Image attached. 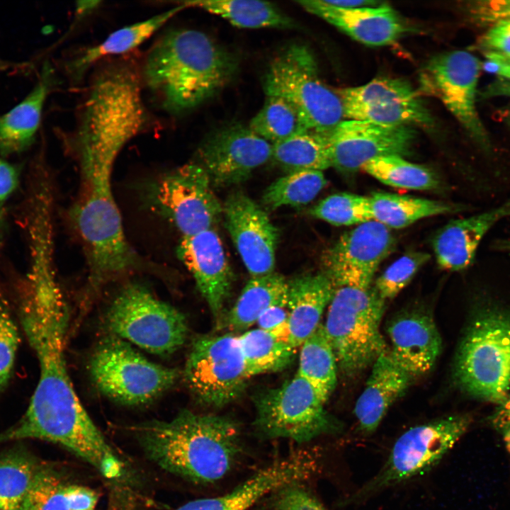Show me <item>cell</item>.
<instances>
[{"instance_id": "8d00e7d4", "label": "cell", "mask_w": 510, "mask_h": 510, "mask_svg": "<svg viewBox=\"0 0 510 510\" xmlns=\"http://www.w3.org/2000/svg\"><path fill=\"white\" fill-rule=\"evenodd\" d=\"M381 183L395 188L426 191L438 188V176L427 167L410 162L400 155L373 159L362 169Z\"/></svg>"}, {"instance_id": "60d3db41", "label": "cell", "mask_w": 510, "mask_h": 510, "mask_svg": "<svg viewBox=\"0 0 510 510\" xmlns=\"http://www.w3.org/2000/svg\"><path fill=\"white\" fill-rule=\"evenodd\" d=\"M66 486L55 472L40 468L20 510H69Z\"/></svg>"}, {"instance_id": "7402d4cb", "label": "cell", "mask_w": 510, "mask_h": 510, "mask_svg": "<svg viewBox=\"0 0 510 510\" xmlns=\"http://www.w3.org/2000/svg\"><path fill=\"white\" fill-rule=\"evenodd\" d=\"M305 11L314 14L367 45H390L399 40L410 28L390 6L344 8L332 6L323 0L298 1Z\"/></svg>"}, {"instance_id": "cb8c5ba5", "label": "cell", "mask_w": 510, "mask_h": 510, "mask_svg": "<svg viewBox=\"0 0 510 510\" xmlns=\"http://www.w3.org/2000/svg\"><path fill=\"white\" fill-rule=\"evenodd\" d=\"M313 466L310 458L299 453L259 470L224 495L191 501L176 510H249L268 494L305 479Z\"/></svg>"}, {"instance_id": "603a6c76", "label": "cell", "mask_w": 510, "mask_h": 510, "mask_svg": "<svg viewBox=\"0 0 510 510\" xmlns=\"http://www.w3.org/2000/svg\"><path fill=\"white\" fill-rule=\"evenodd\" d=\"M390 354L413 379L429 372L439 356L442 341L433 317L419 310L403 312L387 324Z\"/></svg>"}, {"instance_id": "277c9868", "label": "cell", "mask_w": 510, "mask_h": 510, "mask_svg": "<svg viewBox=\"0 0 510 510\" xmlns=\"http://www.w3.org/2000/svg\"><path fill=\"white\" fill-rule=\"evenodd\" d=\"M135 431L149 459L198 484L222 479L240 453L239 426L226 416L183 410L169 421L144 422Z\"/></svg>"}, {"instance_id": "3957f363", "label": "cell", "mask_w": 510, "mask_h": 510, "mask_svg": "<svg viewBox=\"0 0 510 510\" xmlns=\"http://www.w3.org/2000/svg\"><path fill=\"white\" fill-rule=\"evenodd\" d=\"M237 69V57L205 33L177 29L155 41L140 74L159 106L178 115L214 96L231 81Z\"/></svg>"}, {"instance_id": "5b68a950", "label": "cell", "mask_w": 510, "mask_h": 510, "mask_svg": "<svg viewBox=\"0 0 510 510\" xmlns=\"http://www.w3.org/2000/svg\"><path fill=\"white\" fill-rule=\"evenodd\" d=\"M70 215L84 251L89 294L137 266V256L125 235L111 177H81L79 195Z\"/></svg>"}, {"instance_id": "2e32d148", "label": "cell", "mask_w": 510, "mask_h": 510, "mask_svg": "<svg viewBox=\"0 0 510 510\" xmlns=\"http://www.w3.org/2000/svg\"><path fill=\"white\" fill-rule=\"evenodd\" d=\"M336 91L347 119L392 126H429L432 123L419 94L402 79L379 77Z\"/></svg>"}, {"instance_id": "d590c367", "label": "cell", "mask_w": 510, "mask_h": 510, "mask_svg": "<svg viewBox=\"0 0 510 510\" xmlns=\"http://www.w3.org/2000/svg\"><path fill=\"white\" fill-rule=\"evenodd\" d=\"M40 468L34 457L23 448L0 455V510H20Z\"/></svg>"}, {"instance_id": "681fc988", "label": "cell", "mask_w": 510, "mask_h": 510, "mask_svg": "<svg viewBox=\"0 0 510 510\" xmlns=\"http://www.w3.org/2000/svg\"><path fill=\"white\" fill-rule=\"evenodd\" d=\"M18 182L16 168L0 159V203H3L14 191Z\"/></svg>"}, {"instance_id": "7bdbcfd3", "label": "cell", "mask_w": 510, "mask_h": 510, "mask_svg": "<svg viewBox=\"0 0 510 510\" xmlns=\"http://www.w3.org/2000/svg\"><path fill=\"white\" fill-rule=\"evenodd\" d=\"M19 340L18 327L7 302L0 294V395L11 378Z\"/></svg>"}, {"instance_id": "1f68e13d", "label": "cell", "mask_w": 510, "mask_h": 510, "mask_svg": "<svg viewBox=\"0 0 510 510\" xmlns=\"http://www.w3.org/2000/svg\"><path fill=\"white\" fill-rule=\"evenodd\" d=\"M373 220L389 229H400L428 217L454 212L460 210L448 203L378 192L369 196Z\"/></svg>"}, {"instance_id": "836d02e7", "label": "cell", "mask_w": 510, "mask_h": 510, "mask_svg": "<svg viewBox=\"0 0 510 510\" xmlns=\"http://www.w3.org/2000/svg\"><path fill=\"white\" fill-rule=\"evenodd\" d=\"M238 339L249 378L285 368L296 351L288 341L259 328L248 330Z\"/></svg>"}, {"instance_id": "9a60e30c", "label": "cell", "mask_w": 510, "mask_h": 510, "mask_svg": "<svg viewBox=\"0 0 510 510\" xmlns=\"http://www.w3.org/2000/svg\"><path fill=\"white\" fill-rule=\"evenodd\" d=\"M480 68L478 59L469 52H447L427 62L419 82L421 89L438 98L472 137L487 145V133L476 108Z\"/></svg>"}, {"instance_id": "4316f807", "label": "cell", "mask_w": 510, "mask_h": 510, "mask_svg": "<svg viewBox=\"0 0 510 510\" xmlns=\"http://www.w3.org/2000/svg\"><path fill=\"white\" fill-rule=\"evenodd\" d=\"M288 283L289 343L297 348L321 324L335 287L323 272L300 276Z\"/></svg>"}, {"instance_id": "f546056e", "label": "cell", "mask_w": 510, "mask_h": 510, "mask_svg": "<svg viewBox=\"0 0 510 510\" xmlns=\"http://www.w3.org/2000/svg\"><path fill=\"white\" fill-rule=\"evenodd\" d=\"M288 281L278 273L252 277L221 321V327L231 332L249 328L269 307L288 303Z\"/></svg>"}, {"instance_id": "ac0fdd59", "label": "cell", "mask_w": 510, "mask_h": 510, "mask_svg": "<svg viewBox=\"0 0 510 510\" xmlns=\"http://www.w3.org/2000/svg\"><path fill=\"white\" fill-rule=\"evenodd\" d=\"M273 144L249 126L224 125L212 132L198 149L200 164L211 183L227 186L243 182L272 157Z\"/></svg>"}, {"instance_id": "7dc6e473", "label": "cell", "mask_w": 510, "mask_h": 510, "mask_svg": "<svg viewBox=\"0 0 510 510\" xmlns=\"http://www.w3.org/2000/svg\"><path fill=\"white\" fill-rule=\"evenodd\" d=\"M65 495L69 510H94L98 498L93 489L76 484H67Z\"/></svg>"}, {"instance_id": "484cf974", "label": "cell", "mask_w": 510, "mask_h": 510, "mask_svg": "<svg viewBox=\"0 0 510 510\" xmlns=\"http://www.w3.org/2000/svg\"><path fill=\"white\" fill-rule=\"evenodd\" d=\"M413 378L392 358L388 349L374 361L366 386L358 398L354 414L363 433H373L392 404Z\"/></svg>"}, {"instance_id": "9c48e42d", "label": "cell", "mask_w": 510, "mask_h": 510, "mask_svg": "<svg viewBox=\"0 0 510 510\" xmlns=\"http://www.w3.org/2000/svg\"><path fill=\"white\" fill-rule=\"evenodd\" d=\"M106 323L114 336L155 355L167 356L185 343V315L144 286L125 285L109 305Z\"/></svg>"}, {"instance_id": "8fae6325", "label": "cell", "mask_w": 510, "mask_h": 510, "mask_svg": "<svg viewBox=\"0 0 510 510\" xmlns=\"http://www.w3.org/2000/svg\"><path fill=\"white\" fill-rule=\"evenodd\" d=\"M471 422L470 415H453L408 429L397 439L378 473L347 499L346 504L363 502L429 470L453 448Z\"/></svg>"}, {"instance_id": "d6986e66", "label": "cell", "mask_w": 510, "mask_h": 510, "mask_svg": "<svg viewBox=\"0 0 510 510\" xmlns=\"http://www.w3.org/2000/svg\"><path fill=\"white\" fill-rule=\"evenodd\" d=\"M415 137L412 126L344 120L327 137L331 164L341 171L353 172L380 157H403L410 152Z\"/></svg>"}, {"instance_id": "e575fe53", "label": "cell", "mask_w": 510, "mask_h": 510, "mask_svg": "<svg viewBox=\"0 0 510 510\" xmlns=\"http://www.w3.org/2000/svg\"><path fill=\"white\" fill-rule=\"evenodd\" d=\"M288 173L332 166L327 137L308 130L299 132L273 144L272 157Z\"/></svg>"}, {"instance_id": "db71d44e", "label": "cell", "mask_w": 510, "mask_h": 510, "mask_svg": "<svg viewBox=\"0 0 510 510\" xmlns=\"http://www.w3.org/2000/svg\"><path fill=\"white\" fill-rule=\"evenodd\" d=\"M495 246L499 250H502L510 253V235L503 239L499 240Z\"/></svg>"}, {"instance_id": "4fadbf2b", "label": "cell", "mask_w": 510, "mask_h": 510, "mask_svg": "<svg viewBox=\"0 0 510 510\" xmlns=\"http://www.w3.org/2000/svg\"><path fill=\"white\" fill-rule=\"evenodd\" d=\"M210 183L200 164L188 163L156 179L147 189V201L182 237L192 236L212 229L222 215Z\"/></svg>"}, {"instance_id": "52a82bcc", "label": "cell", "mask_w": 510, "mask_h": 510, "mask_svg": "<svg viewBox=\"0 0 510 510\" xmlns=\"http://www.w3.org/2000/svg\"><path fill=\"white\" fill-rule=\"evenodd\" d=\"M262 84L266 96L284 98L295 108L306 130L327 137L345 118L340 97L323 82L316 59L305 45L295 43L279 52Z\"/></svg>"}, {"instance_id": "d6a6232c", "label": "cell", "mask_w": 510, "mask_h": 510, "mask_svg": "<svg viewBox=\"0 0 510 510\" xmlns=\"http://www.w3.org/2000/svg\"><path fill=\"white\" fill-rule=\"evenodd\" d=\"M298 373L326 402L337 381V361L323 324L300 346Z\"/></svg>"}, {"instance_id": "74e56055", "label": "cell", "mask_w": 510, "mask_h": 510, "mask_svg": "<svg viewBox=\"0 0 510 510\" xmlns=\"http://www.w3.org/2000/svg\"><path fill=\"white\" fill-rule=\"evenodd\" d=\"M322 171L306 170L288 173L267 187L263 204L275 210L282 206H300L311 202L327 185Z\"/></svg>"}, {"instance_id": "7c38bea8", "label": "cell", "mask_w": 510, "mask_h": 510, "mask_svg": "<svg viewBox=\"0 0 510 510\" xmlns=\"http://www.w3.org/2000/svg\"><path fill=\"white\" fill-rule=\"evenodd\" d=\"M324 402L298 373L281 385L254 397V426L266 438H287L307 442L339 431L341 425L324 409Z\"/></svg>"}, {"instance_id": "f35d334b", "label": "cell", "mask_w": 510, "mask_h": 510, "mask_svg": "<svg viewBox=\"0 0 510 510\" xmlns=\"http://www.w3.org/2000/svg\"><path fill=\"white\" fill-rule=\"evenodd\" d=\"M249 127L272 144L306 130L295 108L284 98L274 96H266Z\"/></svg>"}, {"instance_id": "d4e9b609", "label": "cell", "mask_w": 510, "mask_h": 510, "mask_svg": "<svg viewBox=\"0 0 510 510\" xmlns=\"http://www.w3.org/2000/svg\"><path fill=\"white\" fill-rule=\"evenodd\" d=\"M509 217L510 199L485 212L447 223L432 240L439 267L448 271H459L470 266L485 234L498 222Z\"/></svg>"}, {"instance_id": "e0dca14e", "label": "cell", "mask_w": 510, "mask_h": 510, "mask_svg": "<svg viewBox=\"0 0 510 510\" xmlns=\"http://www.w3.org/2000/svg\"><path fill=\"white\" fill-rule=\"evenodd\" d=\"M395 243L390 229L373 220L356 225L324 252L323 273L335 288L345 285L369 287Z\"/></svg>"}, {"instance_id": "30bf717a", "label": "cell", "mask_w": 510, "mask_h": 510, "mask_svg": "<svg viewBox=\"0 0 510 510\" xmlns=\"http://www.w3.org/2000/svg\"><path fill=\"white\" fill-rule=\"evenodd\" d=\"M89 372L97 389L124 405L147 404L176 381V369L155 363L135 350L126 341L108 336L96 347Z\"/></svg>"}, {"instance_id": "f1b7e54d", "label": "cell", "mask_w": 510, "mask_h": 510, "mask_svg": "<svg viewBox=\"0 0 510 510\" xmlns=\"http://www.w3.org/2000/svg\"><path fill=\"white\" fill-rule=\"evenodd\" d=\"M52 81L51 68L45 65L34 89L19 104L0 115V152L8 154L24 150L34 140L44 102Z\"/></svg>"}, {"instance_id": "7a4b0ae2", "label": "cell", "mask_w": 510, "mask_h": 510, "mask_svg": "<svg viewBox=\"0 0 510 510\" xmlns=\"http://www.w3.org/2000/svg\"><path fill=\"white\" fill-rule=\"evenodd\" d=\"M142 86L140 70L128 60L106 62L94 74L74 134L81 176H111L125 145L151 127Z\"/></svg>"}, {"instance_id": "8992f818", "label": "cell", "mask_w": 510, "mask_h": 510, "mask_svg": "<svg viewBox=\"0 0 510 510\" xmlns=\"http://www.w3.org/2000/svg\"><path fill=\"white\" fill-rule=\"evenodd\" d=\"M325 324L337 366L353 377L372 366L387 349L380 326L385 300L374 286L341 285L335 288Z\"/></svg>"}, {"instance_id": "816d5d0a", "label": "cell", "mask_w": 510, "mask_h": 510, "mask_svg": "<svg viewBox=\"0 0 510 510\" xmlns=\"http://www.w3.org/2000/svg\"><path fill=\"white\" fill-rule=\"evenodd\" d=\"M483 96L510 97V80L501 78L494 81L485 89Z\"/></svg>"}, {"instance_id": "83f0119b", "label": "cell", "mask_w": 510, "mask_h": 510, "mask_svg": "<svg viewBox=\"0 0 510 510\" xmlns=\"http://www.w3.org/2000/svg\"><path fill=\"white\" fill-rule=\"evenodd\" d=\"M185 8L184 5L180 4L148 19L118 29L101 43L86 49L71 60L68 64L69 74L74 80H77L101 59L130 52Z\"/></svg>"}, {"instance_id": "b9f144b4", "label": "cell", "mask_w": 510, "mask_h": 510, "mask_svg": "<svg viewBox=\"0 0 510 510\" xmlns=\"http://www.w3.org/2000/svg\"><path fill=\"white\" fill-rule=\"evenodd\" d=\"M424 251H410L390 264L376 279L374 288L384 300L396 297L429 260Z\"/></svg>"}, {"instance_id": "ba28073f", "label": "cell", "mask_w": 510, "mask_h": 510, "mask_svg": "<svg viewBox=\"0 0 510 510\" xmlns=\"http://www.w3.org/2000/svg\"><path fill=\"white\" fill-rule=\"evenodd\" d=\"M454 378L470 396L499 404L510 386V315L497 310L480 313L458 347Z\"/></svg>"}, {"instance_id": "c3c4849f", "label": "cell", "mask_w": 510, "mask_h": 510, "mask_svg": "<svg viewBox=\"0 0 510 510\" xmlns=\"http://www.w3.org/2000/svg\"><path fill=\"white\" fill-rule=\"evenodd\" d=\"M493 427L502 435L506 448L510 453V392L498 404L491 417Z\"/></svg>"}, {"instance_id": "bcb514c9", "label": "cell", "mask_w": 510, "mask_h": 510, "mask_svg": "<svg viewBox=\"0 0 510 510\" xmlns=\"http://www.w3.org/2000/svg\"><path fill=\"white\" fill-rule=\"evenodd\" d=\"M472 17L480 23H494L510 18V0L480 1L469 6Z\"/></svg>"}, {"instance_id": "4dcf8cb0", "label": "cell", "mask_w": 510, "mask_h": 510, "mask_svg": "<svg viewBox=\"0 0 510 510\" xmlns=\"http://www.w3.org/2000/svg\"><path fill=\"white\" fill-rule=\"evenodd\" d=\"M219 16L242 28H290L295 23L273 3L254 0H191L181 2Z\"/></svg>"}, {"instance_id": "ab89813d", "label": "cell", "mask_w": 510, "mask_h": 510, "mask_svg": "<svg viewBox=\"0 0 510 510\" xmlns=\"http://www.w3.org/2000/svg\"><path fill=\"white\" fill-rule=\"evenodd\" d=\"M310 214L335 226H356L373 220L369 197L348 193L327 196L310 210Z\"/></svg>"}, {"instance_id": "6da1fadb", "label": "cell", "mask_w": 510, "mask_h": 510, "mask_svg": "<svg viewBox=\"0 0 510 510\" xmlns=\"http://www.w3.org/2000/svg\"><path fill=\"white\" fill-rule=\"evenodd\" d=\"M17 312L38 359L39 379L27 410L0 434V443L48 441L67 448L100 472H108L118 458L82 405L70 378L65 355L70 312L56 276L29 279Z\"/></svg>"}, {"instance_id": "f5cc1de1", "label": "cell", "mask_w": 510, "mask_h": 510, "mask_svg": "<svg viewBox=\"0 0 510 510\" xmlns=\"http://www.w3.org/2000/svg\"><path fill=\"white\" fill-rule=\"evenodd\" d=\"M326 2L332 6L344 8H353L366 6H378L385 3L370 0H339L326 1Z\"/></svg>"}, {"instance_id": "ffe728a7", "label": "cell", "mask_w": 510, "mask_h": 510, "mask_svg": "<svg viewBox=\"0 0 510 510\" xmlns=\"http://www.w3.org/2000/svg\"><path fill=\"white\" fill-rule=\"evenodd\" d=\"M225 227L251 277L274 272L278 230L267 213L242 192L230 194L222 205Z\"/></svg>"}, {"instance_id": "5bb4252c", "label": "cell", "mask_w": 510, "mask_h": 510, "mask_svg": "<svg viewBox=\"0 0 510 510\" xmlns=\"http://www.w3.org/2000/svg\"><path fill=\"white\" fill-rule=\"evenodd\" d=\"M187 385L203 404L221 407L237 399L250 378L238 336H203L193 343L185 368Z\"/></svg>"}, {"instance_id": "44dd1931", "label": "cell", "mask_w": 510, "mask_h": 510, "mask_svg": "<svg viewBox=\"0 0 510 510\" xmlns=\"http://www.w3.org/2000/svg\"><path fill=\"white\" fill-rule=\"evenodd\" d=\"M176 253L212 314L219 317L230 295L234 276L218 234L210 229L182 237Z\"/></svg>"}, {"instance_id": "f907efd6", "label": "cell", "mask_w": 510, "mask_h": 510, "mask_svg": "<svg viewBox=\"0 0 510 510\" xmlns=\"http://www.w3.org/2000/svg\"><path fill=\"white\" fill-rule=\"evenodd\" d=\"M486 57L495 72L502 79L510 80V55L487 52Z\"/></svg>"}, {"instance_id": "ee69618b", "label": "cell", "mask_w": 510, "mask_h": 510, "mask_svg": "<svg viewBox=\"0 0 510 510\" xmlns=\"http://www.w3.org/2000/svg\"><path fill=\"white\" fill-rule=\"evenodd\" d=\"M268 504L272 510H327L298 483L287 484L273 492Z\"/></svg>"}, {"instance_id": "f6af8a7d", "label": "cell", "mask_w": 510, "mask_h": 510, "mask_svg": "<svg viewBox=\"0 0 510 510\" xmlns=\"http://www.w3.org/2000/svg\"><path fill=\"white\" fill-rule=\"evenodd\" d=\"M480 45L487 50V52L510 55V18L492 23L482 36Z\"/></svg>"}, {"instance_id": "11a10c76", "label": "cell", "mask_w": 510, "mask_h": 510, "mask_svg": "<svg viewBox=\"0 0 510 510\" xmlns=\"http://www.w3.org/2000/svg\"><path fill=\"white\" fill-rule=\"evenodd\" d=\"M506 119H507V123L510 126V109L507 113Z\"/></svg>"}]
</instances>
